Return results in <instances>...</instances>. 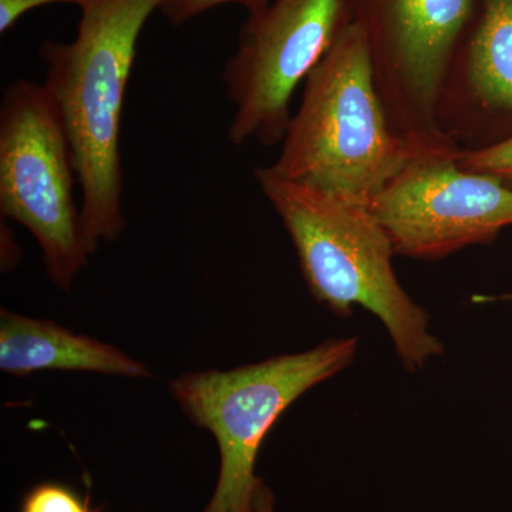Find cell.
<instances>
[{"mask_svg":"<svg viewBox=\"0 0 512 512\" xmlns=\"http://www.w3.org/2000/svg\"><path fill=\"white\" fill-rule=\"evenodd\" d=\"M165 0H87L72 42L46 40L43 86L69 138L90 254L126 229L121 117L137 43Z\"/></svg>","mask_w":512,"mask_h":512,"instance_id":"obj_1","label":"cell"},{"mask_svg":"<svg viewBox=\"0 0 512 512\" xmlns=\"http://www.w3.org/2000/svg\"><path fill=\"white\" fill-rule=\"evenodd\" d=\"M256 184L291 238L306 286L335 315L372 313L410 372L443 356L429 312L413 301L394 271L396 251L369 207L350 204L271 167L254 170Z\"/></svg>","mask_w":512,"mask_h":512,"instance_id":"obj_2","label":"cell"},{"mask_svg":"<svg viewBox=\"0 0 512 512\" xmlns=\"http://www.w3.org/2000/svg\"><path fill=\"white\" fill-rule=\"evenodd\" d=\"M424 146L430 144L393 130L366 37L352 19L305 80L281 153L269 167L286 180L370 207Z\"/></svg>","mask_w":512,"mask_h":512,"instance_id":"obj_3","label":"cell"},{"mask_svg":"<svg viewBox=\"0 0 512 512\" xmlns=\"http://www.w3.org/2000/svg\"><path fill=\"white\" fill-rule=\"evenodd\" d=\"M357 349L356 336L328 339L305 352L175 377V402L220 448V477L204 512H255L256 460L269 431L299 397L348 369Z\"/></svg>","mask_w":512,"mask_h":512,"instance_id":"obj_4","label":"cell"},{"mask_svg":"<svg viewBox=\"0 0 512 512\" xmlns=\"http://www.w3.org/2000/svg\"><path fill=\"white\" fill-rule=\"evenodd\" d=\"M69 138L43 84L19 79L0 104V212L36 239L50 281L69 291L87 265Z\"/></svg>","mask_w":512,"mask_h":512,"instance_id":"obj_5","label":"cell"},{"mask_svg":"<svg viewBox=\"0 0 512 512\" xmlns=\"http://www.w3.org/2000/svg\"><path fill=\"white\" fill-rule=\"evenodd\" d=\"M350 20V0H269L248 12L237 50L222 72L225 92L234 104L228 128L231 144L282 143L292 117L293 93Z\"/></svg>","mask_w":512,"mask_h":512,"instance_id":"obj_6","label":"cell"},{"mask_svg":"<svg viewBox=\"0 0 512 512\" xmlns=\"http://www.w3.org/2000/svg\"><path fill=\"white\" fill-rule=\"evenodd\" d=\"M478 5L480 0H350L390 124L413 143L451 140L440 128L441 97Z\"/></svg>","mask_w":512,"mask_h":512,"instance_id":"obj_7","label":"cell"},{"mask_svg":"<svg viewBox=\"0 0 512 512\" xmlns=\"http://www.w3.org/2000/svg\"><path fill=\"white\" fill-rule=\"evenodd\" d=\"M454 141L421 147L370 205L396 255L439 261L512 227V187L458 164Z\"/></svg>","mask_w":512,"mask_h":512,"instance_id":"obj_8","label":"cell"},{"mask_svg":"<svg viewBox=\"0 0 512 512\" xmlns=\"http://www.w3.org/2000/svg\"><path fill=\"white\" fill-rule=\"evenodd\" d=\"M439 120L464 150L512 136V0H480L448 74Z\"/></svg>","mask_w":512,"mask_h":512,"instance_id":"obj_9","label":"cell"},{"mask_svg":"<svg viewBox=\"0 0 512 512\" xmlns=\"http://www.w3.org/2000/svg\"><path fill=\"white\" fill-rule=\"evenodd\" d=\"M0 369L25 377L43 370L90 372L130 379H150L144 363L123 350L63 328L52 320L0 311Z\"/></svg>","mask_w":512,"mask_h":512,"instance_id":"obj_10","label":"cell"},{"mask_svg":"<svg viewBox=\"0 0 512 512\" xmlns=\"http://www.w3.org/2000/svg\"><path fill=\"white\" fill-rule=\"evenodd\" d=\"M20 512H97L82 495L60 483H40L30 488Z\"/></svg>","mask_w":512,"mask_h":512,"instance_id":"obj_11","label":"cell"},{"mask_svg":"<svg viewBox=\"0 0 512 512\" xmlns=\"http://www.w3.org/2000/svg\"><path fill=\"white\" fill-rule=\"evenodd\" d=\"M458 164L468 171L491 175L512 187V136L490 147L461 148Z\"/></svg>","mask_w":512,"mask_h":512,"instance_id":"obj_12","label":"cell"},{"mask_svg":"<svg viewBox=\"0 0 512 512\" xmlns=\"http://www.w3.org/2000/svg\"><path fill=\"white\" fill-rule=\"evenodd\" d=\"M268 2L269 0H165L160 12L171 25L181 26L218 6L237 3L247 8L248 12H252Z\"/></svg>","mask_w":512,"mask_h":512,"instance_id":"obj_13","label":"cell"},{"mask_svg":"<svg viewBox=\"0 0 512 512\" xmlns=\"http://www.w3.org/2000/svg\"><path fill=\"white\" fill-rule=\"evenodd\" d=\"M87 0H0V33L9 32L18 23L25 13L40 8V6L52 5V3H72L82 8Z\"/></svg>","mask_w":512,"mask_h":512,"instance_id":"obj_14","label":"cell"},{"mask_svg":"<svg viewBox=\"0 0 512 512\" xmlns=\"http://www.w3.org/2000/svg\"><path fill=\"white\" fill-rule=\"evenodd\" d=\"M255 512H275L274 495L264 483L259 488L258 497H256Z\"/></svg>","mask_w":512,"mask_h":512,"instance_id":"obj_15","label":"cell"},{"mask_svg":"<svg viewBox=\"0 0 512 512\" xmlns=\"http://www.w3.org/2000/svg\"><path fill=\"white\" fill-rule=\"evenodd\" d=\"M512 302V293H505V295L488 296V295H476L474 296V302L476 303H488V302Z\"/></svg>","mask_w":512,"mask_h":512,"instance_id":"obj_16","label":"cell"}]
</instances>
